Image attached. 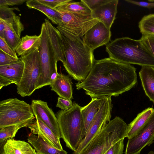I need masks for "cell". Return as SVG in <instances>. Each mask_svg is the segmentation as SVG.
I'll return each mask as SVG.
<instances>
[{
	"label": "cell",
	"mask_w": 154,
	"mask_h": 154,
	"mask_svg": "<svg viewBox=\"0 0 154 154\" xmlns=\"http://www.w3.org/2000/svg\"><path fill=\"white\" fill-rule=\"evenodd\" d=\"M46 6L53 9H56L67 3L70 2L71 0H38Z\"/></svg>",
	"instance_id": "obj_31"
},
{
	"label": "cell",
	"mask_w": 154,
	"mask_h": 154,
	"mask_svg": "<svg viewBox=\"0 0 154 154\" xmlns=\"http://www.w3.org/2000/svg\"><path fill=\"white\" fill-rule=\"evenodd\" d=\"M45 23L49 41L54 51L57 60L63 64L65 61L62 34L49 20L45 19Z\"/></svg>",
	"instance_id": "obj_17"
},
{
	"label": "cell",
	"mask_w": 154,
	"mask_h": 154,
	"mask_svg": "<svg viewBox=\"0 0 154 154\" xmlns=\"http://www.w3.org/2000/svg\"><path fill=\"white\" fill-rule=\"evenodd\" d=\"M0 50L6 53L15 57H18L16 51L9 46L5 39L0 37Z\"/></svg>",
	"instance_id": "obj_33"
},
{
	"label": "cell",
	"mask_w": 154,
	"mask_h": 154,
	"mask_svg": "<svg viewBox=\"0 0 154 154\" xmlns=\"http://www.w3.org/2000/svg\"><path fill=\"white\" fill-rule=\"evenodd\" d=\"M30 124H23L8 126L0 129V142L3 143L8 138L15 137L18 131L23 127H28Z\"/></svg>",
	"instance_id": "obj_28"
},
{
	"label": "cell",
	"mask_w": 154,
	"mask_h": 154,
	"mask_svg": "<svg viewBox=\"0 0 154 154\" xmlns=\"http://www.w3.org/2000/svg\"><path fill=\"white\" fill-rule=\"evenodd\" d=\"M61 138L67 147L75 152L82 141V130L81 106L73 102L69 110H61L56 113Z\"/></svg>",
	"instance_id": "obj_5"
},
{
	"label": "cell",
	"mask_w": 154,
	"mask_h": 154,
	"mask_svg": "<svg viewBox=\"0 0 154 154\" xmlns=\"http://www.w3.org/2000/svg\"><path fill=\"white\" fill-rule=\"evenodd\" d=\"M57 9L65 10L79 15L92 17V11L83 0L76 2H69L65 4Z\"/></svg>",
	"instance_id": "obj_26"
},
{
	"label": "cell",
	"mask_w": 154,
	"mask_h": 154,
	"mask_svg": "<svg viewBox=\"0 0 154 154\" xmlns=\"http://www.w3.org/2000/svg\"><path fill=\"white\" fill-rule=\"evenodd\" d=\"M41 42V36L36 35H26L21 38V42L16 50L18 56L26 55L36 50H39Z\"/></svg>",
	"instance_id": "obj_24"
},
{
	"label": "cell",
	"mask_w": 154,
	"mask_h": 154,
	"mask_svg": "<svg viewBox=\"0 0 154 154\" xmlns=\"http://www.w3.org/2000/svg\"><path fill=\"white\" fill-rule=\"evenodd\" d=\"M112 107L111 97H104L100 107L89 125L85 136L73 154H79L110 121Z\"/></svg>",
	"instance_id": "obj_9"
},
{
	"label": "cell",
	"mask_w": 154,
	"mask_h": 154,
	"mask_svg": "<svg viewBox=\"0 0 154 154\" xmlns=\"http://www.w3.org/2000/svg\"><path fill=\"white\" fill-rule=\"evenodd\" d=\"M147 154H154V151H151L149 152Z\"/></svg>",
	"instance_id": "obj_38"
},
{
	"label": "cell",
	"mask_w": 154,
	"mask_h": 154,
	"mask_svg": "<svg viewBox=\"0 0 154 154\" xmlns=\"http://www.w3.org/2000/svg\"><path fill=\"white\" fill-rule=\"evenodd\" d=\"M41 42L39 49L41 73L36 85V89L50 85L58 74L57 62L54 51L49 41L45 22L42 24Z\"/></svg>",
	"instance_id": "obj_7"
},
{
	"label": "cell",
	"mask_w": 154,
	"mask_h": 154,
	"mask_svg": "<svg viewBox=\"0 0 154 154\" xmlns=\"http://www.w3.org/2000/svg\"><path fill=\"white\" fill-rule=\"evenodd\" d=\"M140 40L154 56V34L142 35Z\"/></svg>",
	"instance_id": "obj_30"
},
{
	"label": "cell",
	"mask_w": 154,
	"mask_h": 154,
	"mask_svg": "<svg viewBox=\"0 0 154 154\" xmlns=\"http://www.w3.org/2000/svg\"><path fill=\"white\" fill-rule=\"evenodd\" d=\"M50 86L59 97L68 100L73 99L72 82L68 75L58 73Z\"/></svg>",
	"instance_id": "obj_18"
},
{
	"label": "cell",
	"mask_w": 154,
	"mask_h": 154,
	"mask_svg": "<svg viewBox=\"0 0 154 154\" xmlns=\"http://www.w3.org/2000/svg\"><path fill=\"white\" fill-rule=\"evenodd\" d=\"M31 105L35 117L46 124L58 138H61L57 117L47 103L40 100H33Z\"/></svg>",
	"instance_id": "obj_11"
},
{
	"label": "cell",
	"mask_w": 154,
	"mask_h": 154,
	"mask_svg": "<svg viewBox=\"0 0 154 154\" xmlns=\"http://www.w3.org/2000/svg\"><path fill=\"white\" fill-rule=\"evenodd\" d=\"M106 51L109 58L121 63L154 67V56L140 39L116 38L106 45Z\"/></svg>",
	"instance_id": "obj_3"
},
{
	"label": "cell",
	"mask_w": 154,
	"mask_h": 154,
	"mask_svg": "<svg viewBox=\"0 0 154 154\" xmlns=\"http://www.w3.org/2000/svg\"><path fill=\"white\" fill-rule=\"evenodd\" d=\"M56 106L62 110H67L70 109L72 106L73 103L71 100H68L59 97Z\"/></svg>",
	"instance_id": "obj_34"
},
{
	"label": "cell",
	"mask_w": 154,
	"mask_h": 154,
	"mask_svg": "<svg viewBox=\"0 0 154 154\" xmlns=\"http://www.w3.org/2000/svg\"><path fill=\"white\" fill-rule=\"evenodd\" d=\"M118 2V0H111L93 11L92 17L110 29L116 18Z\"/></svg>",
	"instance_id": "obj_16"
},
{
	"label": "cell",
	"mask_w": 154,
	"mask_h": 154,
	"mask_svg": "<svg viewBox=\"0 0 154 154\" xmlns=\"http://www.w3.org/2000/svg\"><path fill=\"white\" fill-rule=\"evenodd\" d=\"M124 139H121L112 146L105 154H123Z\"/></svg>",
	"instance_id": "obj_32"
},
{
	"label": "cell",
	"mask_w": 154,
	"mask_h": 154,
	"mask_svg": "<svg viewBox=\"0 0 154 154\" xmlns=\"http://www.w3.org/2000/svg\"><path fill=\"white\" fill-rule=\"evenodd\" d=\"M24 67L21 60L15 63L0 65V89L11 84L17 85L21 80Z\"/></svg>",
	"instance_id": "obj_14"
},
{
	"label": "cell",
	"mask_w": 154,
	"mask_h": 154,
	"mask_svg": "<svg viewBox=\"0 0 154 154\" xmlns=\"http://www.w3.org/2000/svg\"><path fill=\"white\" fill-rule=\"evenodd\" d=\"M3 149L2 154H36L35 149L28 143L13 138L7 140Z\"/></svg>",
	"instance_id": "obj_21"
},
{
	"label": "cell",
	"mask_w": 154,
	"mask_h": 154,
	"mask_svg": "<svg viewBox=\"0 0 154 154\" xmlns=\"http://www.w3.org/2000/svg\"><path fill=\"white\" fill-rule=\"evenodd\" d=\"M139 75L146 95L154 103V67L142 66Z\"/></svg>",
	"instance_id": "obj_22"
},
{
	"label": "cell",
	"mask_w": 154,
	"mask_h": 154,
	"mask_svg": "<svg viewBox=\"0 0 154 154\" xmlns=\"http://www.w3.org/2000/svg\"><path fill=\"white\" fill-rule=\"evenodd\" d=\"M154 109L149 107L139 113L128 125L126 137L130 138L135 135L145 125L152 114Z\"/></svg>",
	"instance_id": "obj_23"
},
{
	"label": "cell",
	"mask_w": 154,
	"mask_h": 154,
	"mask_svg": "<svg viewBox=\"0 0 154 154\" xmlns=\"http://www.w3.org/2000/svg\"><path fill=\"white\" fill-rule=\"evenodd\" d=\"M137 82L136 69L109 57L95 60L86 79L76 84L91 97H117L134 87Z\"/></svg>",
	"instance_id": "obj_1"
},
{
	"label": "cell",
	"mask_w": 154,
	"mask_h": 154,
	"mask_svg": "<svg viewBox=\"0 0 154 154\" xmlns=\"http://www.w3.org/2000/svg\"><path fill=\"white\" fill-rule=\"evenodd\" d=\"M62 34L65 61L63 65L69 75L79 82L87 77L95 60L94 51L73 31L61 25L56 28Z\"/></svg>",
	"instance_id": "obj_2"
},
{
	"label": "cell",
	"mask_w": 154,
	"mask_h": 154,
	"mask_svg": "<svg viewBox=\"0 0 154 154\" xmlns=\"http://www.w3.org/2000/svg\"><path fill=\"white\" fill-rule=\"evenodd\" d=\"M24 67L23 75L16 85L17 93L21 97L29 96L36 90V85L41 73L39 50L20 56Z\"/></svg>",
	"instance_id": "obj_8"
},
{
	"label": "cell",
	"mask_w": 154,
	"mask_h": 154,
	"mask_svg": "<svg viewBox=\"0 0 154 154\" xmlns=\"http://www.w3.org/2000/svg\"><path fill=\"white\" fill-rule=\"evenodd\" d=\"M21 60L20 58L13 57L0 50V65L12 64L17 63Z\"/></svg>",
	"instance_id": "obj_29"
},
{
	"label": "cell",
	"mask_w": 154,
	"mask_h": 154,
	"mask_svg": "<svg viewBox=\"0 0 154 154\" xmlns=\"http://www.w3.org/2000/svg\"><path fill=\"white\" fill-rule=\"evenodd\" d=\"M128 125L116 116L92 139L79 154H105L115 143L126 137Z\"/></svg>",
	"instance_id": "obj_4"
},
{
	"label": "cell",
	"mask_w": 154,
	"mask_h": 154,
	"mask_svg": "<svg viewBox=\"0 0 154 154\" xmlns=\"http://www.w3.org/2000/svg\"><path fill=\"white\" fill-rule=\"evenodd\" d=\"M3 19L7 23L4 32L5 39L9 46L15 51L21 41L20 37L24 29V25L20 17L16 14Z\"/></svg>",
	"instance_id": "obj_13"
},
{
	"label": "cell",
	"mask_w": 154,
	"mask_h": 154,
	"mask_svg": "<svg viewBox=\"0 0 154 154\" xmlns=\"http://www.w3.org/2000/svg\"><path fill=\"white\" fill-rule=\"evenodd\" d=\"M27 140L34 147L36 154H67L65 150L57 149L45 141L40 136L32 133L28 135Z\"/></svg>",
	"instance_id": "obj_20"
},
{
	"label": "cell",
	"mask_w": 154,
	"mask_h": 154,
	"mask_svg": "<svg viewBox=\"0 0 154 154\" xmlns=\"http://www.w3.org/2000/svg\"><path fill=\"white\" fill-rule=\"evenodd\" d=\"M26 4L29 8L36 9L43 13L53 23L58 25L61 23L60 15L57 8H51L38 0H27Z\"/></svg>",
	"instance_id": "obj_25"
},
{
	"label": "cell",
	"mask_w": 154,
	"mask_h": 154,
	"mask_svg": "<svg viewBox=\"0 0 154 154\" xmlns=\"http://www.w3.org/2000/svg\"><path fill=\"white\" fill-rule=\"evenodd\" d=\"M27 127L31 133L40 136L46 142L54 147L60 149H63L60 139L58 138L51 129L38 118Z\"/></svg>",
	"instance_id": "obj_15"
},
{
	"label": "cell",
	"mask_w": 154,
	"mask_h": 154,
	"mask_svg": "<svg viewBox=\"0 0 154 154\" xmlns=\"http://www.w3.org/2000/svg\"><path fill=\"white\" fill-rule=\"evenodd\" d=\"M111 36L110 29L99 21L86 32L82 38L85 44L94 51L96 48L108 44Z\"/></svg>",
	"instance_id": "obj_12"
},
{
	"label": "cell",
	"mask_w": 154,
	"mask_h": 154,
	"mask_svg": "<svg viewBox=\"0 0 154 154\" xmlns=\"http://www.w3.org/2000/svg\"><path fill=\"white\" fill-rule=\"evenodd\" d=\"M125 1L132 4L149 9L154 8V2L150 3L145 2H138L131 0H125Z\"/></svg>",
	"instance_id": "obj_37"
},
{
	"label": "cell",
	"mask_w": 154,
	"mask_h": 154,
	"mask_svg": "<svg viewBox=\"0 0 154 154\" xmlns=\"http://www.w3.org/2000/svg\"><path fill=\"white\" fill-rule=\"evenodd\" d=\"M103 97L92 98L91 101L88 104L85 106H81L82 123V140L85 136L89 125L98 111L103 100Z\"/></svg>",
	"instance_id": "obj_19"
},
{
	"label": "cell",
	"mask_w": 154,
	"mask_h": 154,
	"mask_svg": "<svg viewBox=\"0 0 154 154\" xmlns=\"http://www.w3.org/2000/svg\"><path fill=\"white\" fill-rule=\"evenodd\" d=\"M154 143V110L143 128L134 136L128 139L125 154H140L146 146Z\"/></svg>",
	"instance_id": "obj_10"
},
{
	"label": "cell",
	"mask_w": 154,
	"mask_h": 154,
	"mask_svg": "<svg viewBox=\"0 0 154 154\" xmlns=\"http://www.w3.org/2000/svg\"><path fill=\"white\" fill-rule=\"evenodd\" d=\"M27 0H0V6L20 5Z\"/></svg>",
	"instance_id": "obj_36"
},
{
	"label": "cell",
	"mask_w": 154,
	"mask_h": 154,
	"mask_svg": "<svg viewBox=\"0 0 154 154\" xmlns=\"http://www.w3.org/2000/svg\"><path fill=\"white\" fill-rule=\"evenodd\" d=\"M92 11L111 0H83Z\"/></svg>",
	"instance_id": "obj_35"
},
{
	"label": "cell",
	"mask_w": 154,
	"mask_h": 154,
	"mask_svg": "<svg viewBox=\"0 0 154 154\" xmlns=\"http://www.w3.org/2000/svg\"><path fill=\"white\" fill-rule=\"evenodd\" d=\"M35 117L31 105L17 98L0 102V129L14 125L30 124Z\"/></svg>",
	"instance_id": "obj_6"
},
{
	"label": "cell",
	"mask_w": 154,
	"mask_h": 154,
	"mask_svg": "<svg viewBox=\"0 0 154 154\" xmlns=\"http://www.w3.org/2000/svg\"><path fill=\"white\" fill-rule=\"evenodd\" d=\"M138 27L142 35L154 34V14L143 16L139 22Z\"/></svg>",
	"instance_id": "obj_27"
}]
</instances>
